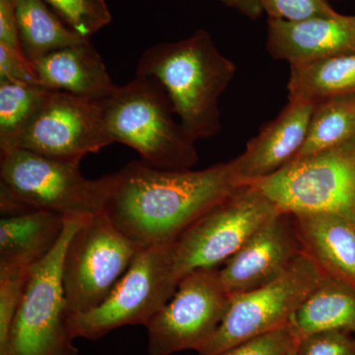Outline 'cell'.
<instances>
[{
  "instance_id": "1",
  "label": "cell",
  "mask_w": 355,
  "mask_h": 355,
  "mask_svg": "<svg viewBox=\"0 0 355 355\" xmlns=\"http://www.w3.org/2000/svg\"><path fill=\"white\" fill-rule=\"evenodd\" d=\"M242 184L231 161L202 170L132 161L114 173L105 214L139 248L169 245Z\"/></svg>"
},
{
  "instance_id": "2",
  "label": "cell",
  "mask_w": 355,
  "mask_h": 355,
  "mask_svg": "<svg viewBox=\"0 0 355 355\" xmlns=\"http://www.w3.org/2000/svg\"><path fill=\"white\" fill-rule=\"evenodd\" d=\"M235 73L234 62L217 49L205 30L147 49L137 67V76L154 79L163 88L193 141L220 132L219 100Z\"/></svg>"
},
{
  "instance_id": "3",
  "label": "cell",
  "mask_w": 355,
  "mask_h": 355,
  "mask_svg": "<svg viewBox=\"0 0 355 355\" xmlns=\"http://www.w3.org/2000/svg\"><path fill=\"white\" fill-rule=\"evenodd\" d=\"M0 154L2 216L31 210L67 217L105 212L113 174L90 180L80 171L81 161L60 160L20 148Z\"/></svg>"
},
{
  "instance_id": "4",
  "label": "cell",
  "mask_w": 355,
  "mask_h": 355,
  "mask_svg": "<svg viewBox=\"0 0 355 355\" xmlns=\"http://www.w3.org/2000/svg\"><path fill=\"white\" fill-rule=\"evenodd\" d=\"M111 139L164 170L191 169L198 161L196 141L174 119L171 103L157 81L137 76L102 101Z\"/></svg>"
},
{
  "instance_id": "5",
  "label": "cell",
  "mask_w": 355,
  "mask_h": 355,
  "mask_svg": "<svg viewBox=\"0 0 355 355\" xmlns=\"http://www.w3.org/2000/svg\"><path fill=\"white\" fill-rule=\"evenodd\" d=\"M88 217L69 216L57 246L33 266L0 355H78L62 286L67 248Z\"/></svg>"
},
{
  "instance_id": "6",
  "label": "cell",
  "mask_w": 355,
  "mask_h": 355,
  "mask_svg": "<svg viewBox=\"0 0 355 355\" xmlns=\"http://www.w3.org/2000/svg\"><path fill=\"white\" fill-rule=\"evenodd\" d=\"M280 211L256 184H243L172 243L178 279L193 270L225 263Z\"/></svg>"
},
{
  "instance_id": "7",
  "label": "cell",
  "mask_w": 355,
  "mask_h": 355,
  "mask_svg": "<svg viewBox=\"0 0 355 355\" xmlns=\"http://www.w3.org/2000/svg\"><path fill=\"white\" fill-rule=\"evenodd\" d=\"M178 282L171 244L140 248L101 304L70 317L72 336L96 340L121 327H146L172 297Z\"/></svg>"
},
{
  "instance_id": "8",
  "label": "cell",
  "mask_w": 355,
  "mask_h": 355,
  "mask_svg": "<svg viewBox=\"0 0 355 355\" xmlns=\"http://www.w3.org/2000/svg\"><path fill=\"white\" fill-rule=\"evenodd\" d=\"M252 184L282 211L334 214L355 225V139L294 160L272 176Z\"/></svg>"
},
{
  "instance_id": "9",
  "label": "cell",
  "mask_w": 355,
  "mask_h": 355,
  "mask_svg": "<svg viewBox=\"0 0 355 355\" xmlns=\"http://www.w3.org/2000/svg\"><path fill=\"white\" fill-rule=\"evenodd\" d=\"M139 249L105 212L88 217L72 236L62 263L70 317L101 304Z\"/></svg>"
},
{
  "instance_id": "10",
  "label": "cell",
  "mask_w": 355,
  "mask_h": 355,
  "mask_svg": "<svg viewBox=\"0 0 355 355\" xmlns=\"http://www.w3.org/2000/svg\"><path fill=\"white\" fill-rule=\"evenodd\" d=\"M324 277L304 252L279 279L231 296L221 324L198 355H218L256 336L289 326L296 311Z\"/></svg>"
},
{
  "instance_id": "11",
  "label": "cell",
  "mask_w": 355,
  "mask_h": 355,
  "mask_svg": "<svg viewBox=\"0 0 355 355\" xmlns=\"http://www.w3.org/2000/svg\"><path fill=\"white\" fill-rule=\"evenodd\" d=\"M230 299L218 268L187 273L178 282L172 297L146 327L148 354L200 352L218 329Z\"/></svg>"
},
{
  "instance_id": "12",
  "label": "cell",
  "mask_w": 355,
  "mask_h": 355,
  "mask_svg": "<svg viewBox=\"0 0 355 355\" xmlns=\"http://www.w3.org/2000/svg\"><path fill=\"white\" fill-rule=\"evenodd\" d=\"M112 144L102 101L49 90L13 148L60 160L81 161Z\"/></svg>"
},
{
  "instance_id": "13",
  "label": "cell",
  "mask_w": 355,
  "mask_h": 355,
  "mask_svg": "<svg viewBox=\"0 0 355 355\" xmlns=\"http://www.w3.org/2000/svg\"><path fill=\"white\" fill-rule=\"evenodd\" d=\"M304 253L294 217L280 211L219 270L231 296L254 291L279 279Z\"/></svg>"
},
{
  "instance_id": "14",
  "label": "cell",
  "mask_w": 355,
  "mask_h": 355,
  "mask_svg": "<svg viewBox=\"0 0 355 355\" xmlns=\"http://www.w3.org/2000/svg\"><path fill=\"white\" fill-rule=\"evenodd\" d=\"M315 106L288 101L279 116L248 142L244 153L231 160L243 184L272 176L297 157L304 146Z\"/></svg>"
},
{
  "instance_id": "15",
  "label": "cell",
  "mask_w": 355,
  "mask_h": 355,
  "mask_svg": "<svg viewBox=\"0 0 355 355\" xmlns=\"http://www.w3.org/2000/svg\"><path fill=\"white\" fill-rule=\"evenodd\" d=\"M266 50L289 65L355 51V15L302 21L268 19Z\"/></svg>"
},
{
  "instance_id": "16",
  "label": "cell",
  "mask_w": 355,
  "mask_h": 355,
  "mask_svg": "<svg viewBox=\"0 0 355 355\" xmlns=\"http://www.w3.org/2000/svg\"><path fill=\"white\" fill-rule=\"evenodd\" d=\"M32 65L48 90L104 101L118 88L90 40L46 53Z\"/></svg>"
},
{
  "instance_id": "17",
  "label": "cell",
  "mask_w": 355,
  "mask_h": 355,
  "mask_svg": "<svg viewBox=\"0 0 355 355\" xmlns=\"http://www.w3.org/2000/svg\"><path fill=\"white\" fill-rule=\"evenodd\" d=\"M303 250L324 275L355 289V225L328 214H292Z\"/></svg>"
},
{
  "instance_id": "18",
  "label": "cell",
  "mask_w": 355,
  "mask_h": 355,
  "mask_svg": "<svg viewBox=\"0 0 355 355\" xmlns=\"http://www.w3.org/2000/svg\"><path fill=\"white\" fill-rule=\"evenodd\" d=\"M69 217L31 210L0 219V268L30 270L57 246Z\"/></svg>"
},
{
  "instance_id": "19",
  "label": "cell",
  "mask_w": 355,
  "mask_h": 355,
  "mask_svg": "<svg viewBox=\"0 0 355 355\" xmlns=\"http://www.w3.org/2000/svg\"><path fill=\"white\" fill-rule=\"evenodd\" d=\"M299 338L340 331L355 335V289L326 275L292 319Z\"/></svg>"
},
{
  "instance_id": "20",
  "label": "cell",
  "mask_w": 355,
  "mask_h": 355,
  "mask_svg": "<svg viewBox=\"0 0 355 355\" xmlns=\"http://www.w3.org/2000/svg\"><path fill=\"white\" fill-rule=\"evenodd\" d=\"M288 101L318 103L355 93V51L291 65Z\"/></svg>"
},
{
  "instance_id": "21",
  "label": "cell",
  "mask_w": 355,
  "mask_h": 355,
  "mask_svg": "<svg viewBox=\"0 0 355 355\" xmlns=\"http://www.w3.org/2000/svg\"><path fill=\"white\" fill-rule=\"evenodd\" d=\"M21 46L32 62L51 51L85 41L44 3V0H13Z\"/></svg>"
},
{
  "instance_id": "22",
  "label": "cell",
  "mask_w": 355,
  "mask_h": 355,
  "mask_svg": "<svg viewBox=\"0 0 355 355\" xmlns=\"http://www.w3.org/2000/svg\"><path fill=\"white\" fill-rule=\"evenodd\" d=\"M354 139L355 93L324 100L315 106L304 146L294 160L342 146Z\"/></svg>"
},
{
  "instance_id": "23",
  "label": "cell",
  "mask_w": 355,
  "mask_h": 355,
  "mask_svg": "<svg viewBox=\"0 0 355 355\" xmlns=\"http://www.w3.org/2000/svg\"><path fill=\"white\" fill-rule=\"evenodd\" d=\"M48 91L38 84L0 81V153L13 148Z\"/></svg>"
},
{
  "instance_id": "24",
  "label": "cell",
  "mask_w": 355,
  "mask_h": 355,
  "mask_svg": "<svg viewBox=\"0 0 355 355\" xmlns=\"http://www.w3.org/2000/svg\"><path fill=\"white\" fill-rule=\"evenodd\" d=\"M60 19L85 39L108 26L112 14L106 0H44Z\"/></svg>"
},
{
  "instance_id": "25",
  "label": "cell",
  "mask_w": 355,
  "mask_h": 355,
  "mask_svg": "<svg viewBox=\"0 0 355 355\" xmlns=\"http://www.w3.org/2000/svg\"><path fill=\"white\" fill-rule=\"evenodd\" d=\"M30 270L0 268V349L6 347Z\"/></svg>"
},
{
  "instance_id": "26",
  "label": "cell",
  "mask_w": 355,
  "mask_h": 355,
  "mask_svg": "<svg viewBox=\"0 0 355 355\" xmlns=\"http://www.w3.org/2000/svg\"><path fill=\"white\" fill-rule=\"evenodd\" d=\"M299 342L300 338L289 324L239 343L218 355H287L297 349Z\"/></svg>"
},
{
  "instance_id": "27",
  "label": "cell",
  "mask_w": 355,
  "mask_h": 355,
  "mask_svg": "<svg viewBox=\"0 0 355 355\" xmlns=\"http://www.w3.org/2000/svg\"><path fill=\"white\" fill-rule=\"evenodd\" d=\"M268 19L302 21L338 13L327 0H261Z\"/></svg>"
},
{
  "instance_id": "28",
  "label": "cell",
  "mask_w": 355,
  "mask_h": 355,
  "mask_svg": "<svg viewBox=\"0 0 355 355\" xmlns=\"http://www.w3.org/2000/svg\"><path fill=\"white\" fill-rule=\"evenodd\" d=\"M297 355H355V335L331 331L313 334L301 338Z\"/></svg>"
},
{
  "instance_id": "29",
  "label": "cell",
  "mask_w": 355,
  "mask_h": 355,
  "mask_svg": "<svg viewBox=\"0 0 355 355\" xmlns=\"http://www.w3.org/2000/svg\"><path fill=\"white\" fill-rule=\"evenodd\" d=\"M0 81L40 84L31 62L24 53L0 44ZM42 86V85H41Z\"/></svg>"
},
{
  "instance_id": "30",
  "label": "cell",
  "mask_w": 355,
  "mask_h": 355,
  "mask_svg": "<svg viewBox=\"0 0 355 355\" xmlns=\"http://www.w3.org/2000/svg\"><path fill=\"white\" fill-rule=\"evenodd\" d=\"M0 44L23 51L13 0H0Z\"/></svg>"
},
{
  "instance_id": "31",
  "label": "cell",
  "mask_w": 355,
  "mask_h": 355,
  "mask_svg": "<svg viewBox=\"0 0 355 355\" xmlns=\"http://www.w3.org/2000/svg\"><path fill=\"white\" fill-rule=\"evenodd\" d=\"M221 2L252 20L258 19L263 13L261 0H221Z\"/></svg>"
},
{
  "instance_id": "32",
  "label": "cell",
  "mask_w": 355,
  "mask_h": 355,
  "mask_svg": "<svg viewBox=\"0 0 355 355\" xmlns=\"http://www.w3.org/2000/svg\"><path fill=\"white\" fill-rule=\"evenodd\" d=\"M287 355H297V354H296V349L293 350V352H291V354H288Z\"/></svg>"
}]
</instances>
